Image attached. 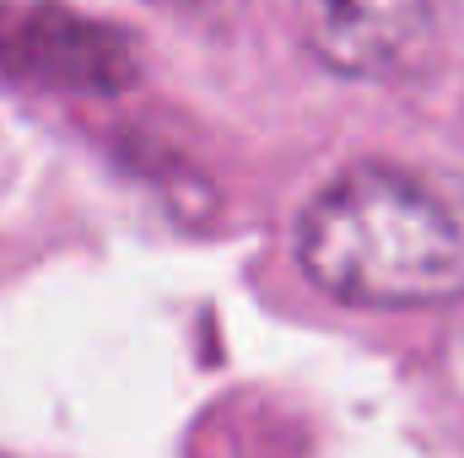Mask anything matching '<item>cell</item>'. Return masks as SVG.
Listing matches in <instances>:
<instances>
[{"label": "cell", "mask_w": 464, "mask_h": 458, "mask_svg": "<svg viewBox=\"0 0 464 458\" xmlns=\"http://www.w3.org/2000/svg\"><path fill=\"white\" fill-rule=\"evenodd\" d=\"M151 5L179 11V16H211V11H222V5H232V0H151Z\"/></svg>", "instance_id": "5b68a950"}, {"label": "cell", "mask_w": 464, "mask_h": 458, "mask_svg": "<svg viewBox=\"0 0 464 458\" xmlns=\"http://www.w3.org/2000/svg\"><path fill=\"white\" fill-rule=\"evenodd\" d=\"M454 302H459V308H454V319H449V329H443V377L454 383V394L464 399V291Z\"/></svg>", "instance_id": "277c9868"}, {"label": "cell", "mask_w": 464, "mask_h": 458, "mask_svg": "<svg viewBox=\"0 0 464 458\" xmlns=\"http://www.w3.org/2000/svg\"><path fill=\"white\" fill-rule=\"evenodd\" d=\"M303 275L351 308H432L464 291V216L405 167L335 173L297 222Z\"/></svg>", "instance_id": "6da1fadb"}, {"label": "cell", "mask_w": 464, "mask_h": 458, "mask_svg": "<svg viewBox=\"0 0 464 458\" xmlns=\"http://www.w3.org/2000/svg\"><path fill=\"white\" fill-rule=\"evenodd\" d=\"M432 27V0H303L314 54L356 81L400 76Z\"/></svg>", "instance_id": "3957f363"}, {"label": "cell", "mask_w": 464, "mask_h": 458, "mask_svg": "<svg viewBox=\"0 0 464 458\" xmlns=\"http://www.w3.org/2000/svg\"><path fill=\"white\" fill-rule=\"evenodd\" d=\"M0 76L38 92L114 98L135 81V43L60 0H0Z\"/></svg>", "instance_id": "7a4b0ae2"}]
</instances>
